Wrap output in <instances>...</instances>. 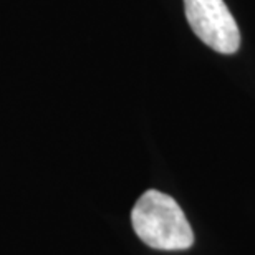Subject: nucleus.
<instances>
[{
  "label": "nucleus",
  "instance_id": "f257e3e1",
  "mask_svg": "<svg viewBox=\"0 0 255 255\" xmlns=\"http://www.w3.org/2000/svg\"><path fill=\"white\" fill-rule=\"evenodd\" d=\"M136 236L157 251H186L194 244L191 224L174 199L159 191H147L132 207Z\"/></svg>",
  "mask_w": 255,
  "mask_h": 255
},
{
  "label": "nucleus",
  "instance_id": "f03ea898",
  "mask_svg": "<svg viewBox=\"0 0 255 255\" xmlns=\"http://www.w3.org/2000/svg\"><path fill=\"white\" fill-rule=\"evenodd\" d=\"M184 10L192 32L207 47L222 55L237 52L241 32L224 0H184Z\"/></svg>",
  "mask_w": 255,
  "mask_h": 255
}]
</instances>
